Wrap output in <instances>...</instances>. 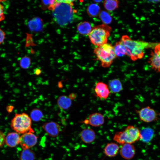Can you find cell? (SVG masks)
I'll return each instance as SVG.
<instances>
[{
  "mask_svg": "<svg viewBox=\"0 0 160 160\" xmlns=\"http://www.w3.org/2000/svg\"><path fill=\"white\" fill-rule=\"evenodd\" d=\"M94 90L96 96L102 100H106L110 93L108 85L101 81L96 84Z\"/></svg>",
  "mask_w": 160,
  "mask_h": 160,
  "instance_id": "30bf717a",
  "label": "cell"
},
{
  "mask_svg": "<svg viewBox=\"0 0 160 160\" xmlns=\"http://www.w3.org/2000/svg\"><path fill=\"white\" fill-rule=\"evenodd\" d=\"M73 5L56 1L52 10V15L54 20L60 25L66 26L73 21L74 12L72 7Z\"/></svg>",
  "mask_w": 160,
  "mask_h": 160,
  "instance_id": "7a4b0ae2",
  "label": "cell"
},
{
  "mask_svg": "<svg viewBox=\"0 0 160 160\" xmlns=\"http://www.w3.org/2000/svg\"><path fill=\"white\" fill-rule=\"evenodd\" d=\"M31 64V59L29 57L27 56L22 57L20 62V65L23 69L28 68L30 66Z\"/></svg>",
  "mask_w": 160,
  "mask_h": 160,
  "instance_id": "83f0119b",
  "label": "cell"
},
{
  "mask_svg": "<svg viewBox=\"0 0 160 160\" xmlns=\"http://www.w3.org/2000/svg\"><path fill=\"white\" fill-rule=\"evenodd\" d=\"M20 137L16 132L8 133L5 137V143L10 147H14L19 143Z\"/></svg>",
  "mask_w": 160,
  "mask_h": 160,
  "instance_id": "9a60e30c",
  "label": "cell"
},
{
  "mask_svg": "<svg viewBox=\"0 0 160 160\" xmlns=\"http://www.w3.org/2000/svg\"><path fill=\"white\" fill-rule=\"evenodd\" d=\"M35 158L34 153L29 149L23 150L20 155L21 160H34Z\"/></svg>",
  "mask_w": 160,
  "mask_h": 160,
  "instance_id": "d4e9b609",
  "label": "cell"
},
{
  "mask_svg": "<svg viewBox=\"0 0 160 160\" xmlns=\"http://www.w3.org/2000/svg\"><path fill=\"white\" fill-rule=\"evenodd\" d=\"M94 1L95 2H100L101 1H100V0H99V1H97V0H95V1Z\"/></svg>",
  "mask_w": 160,
  "mask_h": 160,
  "instance_id": "836d02e7",
  "label": "cell"
},
{
  "mask_svg": "<svg viewBox=\"0 0 160 160\" xmlns=\"http://www.w3.org/2000/svg\"><path fill=\"white\" fill-rule=\"evenodd\" d=\"M94 53L100 62L101 66L104 68L109 67L117 57L113 46L108 43L97 47L94 49Z\"/></svg>",
  "mask_w": 160,
  "mask_h": 160,
  "instance_id": "277c9868",
  "label": "cell"
},
{
  "mask_svg": "<svg viewBox=\"0 0 160 160\" xmlns=\"http://www.w3.org/2000/svg\"><path fill=\"white\" fill-rule=\"evenodd\" d=\"M72 104L71 99L66 96L62 95L59 97L57 100V104L60 108L66 109L68 108Z\"/></svg>",
  "mask_w": 160,
  "mask_h": 160,
  "instance_id": "ffe728a7",
  "label": "cell"
},
{
  "mask_svg": "<svg viewBox=\"0 0 160 160\" xmlns=\"http://www.w3.org/2000/svg\"><path fill=\"white\" fill-rule=\"evenodd\" d=\"M42 2L44 5L45 6H48L49 5V7L51 6L54 5L56 3V1L43 0L42 1Z\"/></svg>",
  "mask_w": 160,
  "mask_h": 160,
  "instance_id": "1f68e13d",
  "label": "cell"
},
{
  "mask_svg": "<svg viewBox=\"0 0 160 160\" xmlns=\"http://www.w3.org/2000/svg\"><path fill=\"white\" fill-rule=\"evenodd\" d=\"M84 124L94 127H99L102 125L105 121L104 116L101 113L95 112L89 116L88 119L84 121Z\"/></svg>",
  "mask_w": 160,
  "mask_h": 160,
  "instance_id": "8fae6325",
  "label": "cell"
},
{
  "mask_svg": "<svg viewBox=\"0 0 160 160\" xmlns=\"http://www.w3.org/2000/svg\"><path fill=\"white\" fill-rule=\"evenodd\" d=\"M5 38L4 32L0 28V45L4 43Z\"/></svg>",
  "mask_w": 160,
  "mask_h": 160,
  "instance_id": "f546056e",
  "label": "cell"
},
{
  "mask_svg": "<svg viewBox=\"0 0 160 160\" xmlns=\"http://www.w3.org/2000/svg\"><path fill=\"white\" fill-rule=\"evenodd\" d=\"M80 137L84 143H92L95 140L96 134L92 129L87 128L84 129L81 132Z\"/></svg>",
  "mask_w": 160,
  "mask_h": 160,
  "instance_id": "5bb4252c",
  "label": "cell"
},
{
  "mask_svg": "<svg viewBox=\"0 0 160 160\" xmlns=\"http://www.w3.org/2000/svg\"><path fill=\"white\" fill-rule=\"evenodd\" d=\"M119 153L122 158L129 160L134 156L135 154V149L132 144L126 143L122 145L119 150Z\"/></svg>",
  "mask_w": 160,
  "mask_h": 160,
  "instance_id": "7c38bea8",
  "label": "cell"
},
{
  "mask_svg": "<svg viewBox=\"0 0 160 160\" xmlns=\"http://www.w3.org/2000/svg\"><path fill=\"white\" fill-rule=\"evenodd\" d=\"M119 150L116 143L111 142L107 143L104 149V153L108 157H111L116 156Z\"/></svg>",
  "mask_w": 160,
  "mask_h": 160,
  "instance_id": "2e32d148",
  "label": "cell"
},
{
  "mask_svg": "<svg viewBox=\"0 0 160 160\" xmlns=\"http://www.w3.org/2000/svg\"><path fill=\"white\" fill-rule=\"evenodd\" d=\"M135 112L141 121L147 123L157 121L159 119V116L160 115V113L149 106L136 110Z\"/></svg>",
  "mask_w": 160,
  "mask_h": 160,
  "instance_id": "52a82bcc",
  "label": "cell"
},
{
  "mask_svg": "<svg viewBox=\"0 0 160 160\" xmlns=\"http://www.w3.org/2000/svg\"><path fill=\"white\" fill-rule=\"evenodd\" d=\"M120 41L125 49L126 55L133 61L143 58L145 49L154 48L158 43L132 40L127 35L123 36Z\"/></svg>",
  "mask_w": 160,
  "mask_h": 160,
  "instance_id": "6da1fadb",
  "label": "cell"
},
{
  "mask_svg": "<svg viewBox=\"0 0 160 160\" xmlns=\"http://www.w3.org/2000/svg\"><path fill=\"white\" fill-rule=\"evenodd\" d=\"M92 28L88 22L84 21L79 23L77 26V30L79 33L83 35H88Z\"/></svg>",
  "mask_w": 160,
  "mask_h": 160,
  "instance_id": "ac0fdd59",
  "label": "cell"
},
{
  "mask_svg": "<svg viewBox=\"0 0 160 160\" xmlns=\"http://www.w3.org/2000/svg\"><path fill=\"white\" fill-rule=\"evenodd\" d=\"M113 47L114 52L117 57L126 55L125 49L120 41L116 43Z\"/></svg>",
  "mask_w": 160,
  "mask_h": 160,
  "instance_id": "cb8c5ba5",
  "label": "cell"
},
{
  "mask_svg": "<svg viewBox=\"0 0 160 160\" xmlns=\"http://www.w3.org/2000/svg\"><path fill=\"white\" fill-rule=\"evenodd\" d=\"M140 130L137 127L129 125L122 131L116 132L113 140L122 145L127 143L132 144L140 140Z\"/></svg>",
  "mask_w": 160,
  "mask_h": 160,
  "instance_id": "3957f363",
  "label": "cell"
},
{
  "mask_svg": "<svg viewBox=\"0 0 160 160\" xmlns=\"http://www.w3.org/2000/svg\"><path fill=\"white\" fill-rule=\"evenodd\" d=\"M28 25L31 31H39L42 30L43 23L41 19L39 17H36L28 22Z\"/></svg>",
  "mask_w": 160,
  "mask_h": 160,
  "instance_id": "e0dca14e",
  "label": "cell"
},
{
  "mask_svg": "<svg viewBox=\"0 0 160 160\" xmlns=\"http://www.w3.org/2000/svg\"><path fill=\"white\" fill-rule=\"evenodd\" d=\"M5 18L4 13V7L0 3V22L4 20Z\"/></svg>",
  "mask_w": 160,
  "mask_h": 160,
  "instance_id": "f1b7e54d",
  "label": "cell"
},
{
  "mask_svg": "<svg viewBox=\"0 0 160 160\" xmlns=\"http://www.w3.org/2000/svg\"><path fill=\"white\" fill-rule=\"evenodd\" d=\"M119 1L116 0H105L103 2L105 9L108 11H113L118 7Z\"/></svg>",
  "mask_w": 160,
  "mask_h": 160,
  "instance_id": "603a6c76",
  "label": "cell"
},
{
  "mask_svg": "<svg viewBox=\"0 0 160 160\" xmlns=\"http://www.w3.org/2000/svg\"><path fill=\"white\" fill-rule=\"evenodd\" d=\"M99 17L104 24L108 25L111 23L112 18L110 14L108 12L103 10L101 11Z\"/></svg>",
  "mask_w": 160,
  "mask_h": 160,
  "instance_id": "484cf974",
  "label": "cell"
},
{
  "mask_svg": "<svg viewBox=\"0 0 160 160\" xmlns=\"http://www.w3.org/2000/svg\"><path fill=\"white\" fill-rule=\"evenodd\" d=\"M150 55L148 63L152 69L160 73V43H158L154 47Z\"/></svg>",
  "mask_w": 160,
  "mask_h": 160,
  "instance_id": "ba28073f",
  "label": "cell"
},
{
  "mask_svg": "<svg viewBox=\"0 0 160 160\" xmlns=\"http://www.w3.org/2000/svg\"><path fill=\"white\" fill-rule=\"evenodd\" d=\"M153 134V130L151 129L145 128L140 130V140L145 142H148L152 138Z\"/></svg>",
  "mask_w": 160,
  "mask_h": 160,
  "instance_id": "7402d4cb",
  "label": "cell"
},
{
  "mask_svg": "<svg viewBox=\"0 0 160 160\" xmlns=\"http://www.w3.org/2000/svg\"><path fill=\"white\" fill-rule=\"evenodd\" d=\"M42 127L49 136L55 137L57 136L60 131V127L57 123L53 121L44 124Z\"/></svg>",
  "mask_w": 160,
  "mask_h": 160,
  "instance_id": "4fadbf2b",
  "label": "cell"
},
{
  "mask_svg": "<svg viewBox=\"0 0 160 160\" xmlns=\"http://www.w3.org/2000/svg\"><path fill=\"white\" fill-rule=\"evenodd\" d=\"M111 30L110 27L104 24L95 26L88 35L91 42L97 47L107 43Z\"/></svg>",
  "mask_w": 160,
  "mask_h": 160,
  "instance_id": "8992f818",
  "label": "cell"
},
{
  "mask_svg": "<svg viewBox=\"0 0 160 160\" xmlns=\"http://www.w3.org/2000/svg\"><path fill=\"white\" fill-rule=\"evenodd\" d=\"M110 90L113 93H118L122 89V85L118 79H115L110 81L108 85Z\"/></svg>",
  "mask_w": 160,
  "mask_h": 160,
  "instance_id": "d6986e66",
  "label": "cell"
},
{
  "mask_svg": "<svg viewBox=\"0 0 160 160\" xmlns=\"http://www.w3.org/2000/svg\"><path fill=\"white\" fill-rule=\"evenodd\" d=\"M41 73V71L39 69H36L34 71V73L36 75H39Z\"/></svg>",
  "mask_w": 160,
  "mask_h": 160,
  "instance_id": "d6a6232c",
  "label": "cell"
},
{
  "mask_svg": "<svg viewBox=\"0 0 160 160\" xmlns=\"http://www.w3.org/2000/svg\"><path fill=\"white\" fill-rule=\"evenodd\" d=\"M5 137L4 133L0 130V147L2 146L4 144Z\"/></svg>",
  "mask_w": 160,
  "mask_h": 160,
  "instance_id": "4dcf8cb0",
  "label": "cell"
},
{
  "mask_svg": "<svg viewBox=\"0 0 160 160\" xmlns=\"http://www.w3.org/2000/svg\"><path fill=\"white\" fill-rule=\"evenodd\" d=\"M37 137L32 132L23 134L20 136L19 143L23 150L29 149L37 143Z\"/></svg>",
  "mask_w": 160,
  "mask_h": 160,
  "instance_id": "9c48e42d",
  "label": "cell"
},
{
  "mask_svg": "<svg viewBox=\"0 0 160 160\" xmlns=\"http://www.w3.org/2000/svg\"><path fill=\"white\" fill-rule=\"evenodd\" d=\"M43 116L41 111L39 109H34L30 113V117L33 121H40Z\"/></svg>",
  "mask_w": 160,
  "mask_h": 160,
  "instance_id": "4316f807",
  "label": "cell"
},
{
  "mask_svg": "<svg viewBox=\"0 0 160 160\" xmlns=\"http://www.w3.org/2000/svg\"><path fill=\"white\" fill-rule=\"evenodd\" d=\"M100 12V9L99 6L94 3L90 4L87 9V14L89 16L92 17L99 16Z\"/></svg>",
  "mask_w": 160,
  "mask_h": 160,
  "instance_id": "44dd1931",
  "label": "cell"
},
{
  "mask_svg": "<svg viewBox=\"0 0 160 160\" xmlns=\"http://www.w3.org/2000/svg\"><path fill=\"white\" fill-rule=\"evenodd\" d=\"M10 126L13 130L18 133L23 134L34 132L31 127V119L25 113L15 114L11 120Z\"/></svg>",
  "mask_w": 160,
  "mask_h": 160,
  "instance_id": "5b68a950",
  "label": "cell"
}]
</instances>
